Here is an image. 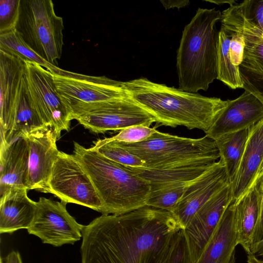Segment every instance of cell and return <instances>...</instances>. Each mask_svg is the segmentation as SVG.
<instances>
[{
	"label": "cell",
	"mask_w": 263,
	"mask_h": 263,
	"mask_svg": "<svg viewBox=\"0 0 263 263\" xmlns=\"http://www.w3.org/2000/svg\"><path fill=\"white\" fill-rule=\"evenodd\" d=\"M181 229L172 212L144 206L121 215H102L82 231V263H152Z\"/></svg>",
	"instance_id": "6da1fadb"
},
{
	"label": "cell",
	"mask_w": 263,
	"mask_h": 263,
	"mask_svg": "<svg viewBox=\"0 0 263 263\" xmlns=\"http://www.w3.org/2000/svg\"><path fill=\"white\" fill-rule=\"evenodd\" d=\"M128 96L159 125L206 133L228 105V101L204 97L141 78L124 82Z\"/></svg>",
	"instance_id": "7a4b0ae2"
},
{
	"label": "cell",
	"mask_w": 263,
	"mask_h": 263,
	"mask_svg": "<svg viewBox=\"0 0 263 263\" xmlns=\"http://www.w3.org/2000/svg\"><path fill=\"white\" fill-rule=\"evenodd\" d=\"M73 154L91 179L102 215H121L146 205L149 183L125 166L74 142Z\"/></svg>",
	"instance_id": "3957f363"
},
{
	"label": "cell",
	"mask_w": 263,
	"mask_h": 263,
	"mask_svg": "<svg viewBox=\"0 0 263 263\" xmlns=\"http://www.w3.org/2000/svg\"><path fill=\"white\" fill-rule=\"evenodd\" d=\"M221 18V12L214 8H199L184 27L177 55L179 89L193 93L206 91L217 79L215 25Z\"/></svg>",
	"instance_id": "277c9868"
},
{
	"label": "cell",
	"mask_w": 263,
	"mask_h": 263,
	"mask_svg": "<svg viewBox=\"0 0 263 263\" xmlns=\"http://www.w3.org/2000/svg\"><path fill=\"white\" fill-rule=\"evenodd\" d=\"M115 141L144 162L143 167L165 169L200 163H214L220 158L215 140L205 135L192 139L157 130L146 140L135 143Z\"/></svg>",
	"instance_id": "5b68a950"
},
{
	"label": "cell",
	"mask_w": 263,
	"mask_h": 263,
	"mask_svg": "<svg viewBox=\"0 0 263 263\" xmlns=\"http://www.w3.org/2000/svg\"><path fill=\"white\" fill-rule=\"evenodd\" d=\"M63 18L54 11L51 0H21L15 28L24 42L40 57L58 66L62 54Z\"/></svg>",
	"instance_id": "8992f818"
},
{
	"label": "cell",
	"mask_w": 263,
	"mask_h": 263,
	"mask_svg": "<svg viewBox=\"0 0 263 263\" xmlns=\"http://www.w3.org/2000/svg\"><path fill=\"white\" fill-rule=\"evenodd\" d=\"M53 77L58 93L72 120L106 102L128 96L124 82L105 76L69 71L67 75Z\"/></svg>",
	"instance_id": "52a82bcc"
},
{
	"label": "cell",
	"mask_w": 263,
	"mask_h": 263,
	"mask_svg": "<svg viewBox=\"0 0 263 263\" xmlns=\"http://www.w3.org/2000/svg\"><path fill=\"white\" fill-rule=\"evenodd\" d=\"M24 62V78L30 98L45 126L51 127L59 139L61 132L69 131L72 118L58 93L53 74L38 64Z\"/></svg>",
	"instance_id": "ba28073f"
},
{
	"label": "cell",
	"mask_w": 263,
	"mask_h": 263,
	"mask_svg": "<svg viewBox=\"0 0 263 263\" xmlns=\"http://www.w3.org/2000/svg\"><path fill=\"white\" fill-rule=\"evenodd\" d=\"M47 193L67 203L79 204L102 213V204L93 184L74 154L59 152Z\"/></svg>",
	"instance_id": "9c48e42d"
},
{
	"label": "cell",
	"mask_w": 263,
	"mask_h": 263,
	"mask_svg": "<svg viewBox=\"0 0 263 263\" xmlns=\"http://www.w3.org/2000/svg\"><path fill=\"white\" fill-rule=\"evenodd\" d=\"M67 203L40 197L31 226L30 234L39 237L43 243L54 247L74 244L82 237L85 226L75 220L66 209Z\"/></svg>",
	"instance_id": "30bf717a"
},
{
	"label": "cell",
	"mask_w": 263,
	"mask_h": 263,
	"mask_svg": "<svg viewBox=\"0 0 263 263\" xmlns=\"http://www.w3.org/2000/svg\"><path fill=\"white\" fill-rule=\"evenodd\" d=\"M93 133L121 131L134 126L149 127L153 117L129 96L106 102L75 118Z\"/></svg>",
	"instance_id": "8fae6325"
},
{
	"label": "cell",
	"mask_w": 263,
	"mask_h": 263,
	"mask_svg": "<svg viewBox=\"0 0 263 263\" xmlns=\"http://www.w3.org/2000/svg\"><path fill=\"white\" fill-rule=\"evenodd\" d=\"M233 201L229 184L206 201L182 230L191 263L199 258L221 216Z\"/></svg>",
	"instance_id": "7c38bea8"
},
{
	"label": "cell",
	"mask_w": 263,
	"mask_h": 263,
	"mask_svg": "<svg viewBox=\"0 0 263 263\" xmlns=\"http://www.w3.org/2000/svg\"><path fill=\"white\" fill-rule=\"evenodd\" d=\"M24 137L29 149L26 189L47 193L53 166L60 152L56 143L58 137L51 127L46 126Z\"/></svg>",
	"instance_id": "4fadbf2b"
},
{
	"label": "cell",
	"mask_w": 263,
	"mask_h": 263,
	"mask_svg": "<svg viewBox=\"0 0 263 263\" xmlns=\"http://www.w3.org/2000/svg\"><path fill=\"white\" fill-rule=\"evenodd\" d=\"M229 184L224 164L219 159L189 186L172 212L181 229L186 228L194 214L206 201Z\"/></svg>",
	"instance_id": "5bb4252c"
},
{
	"label": "cell",
	"mask_w": 263,
	"mask_h": 263,
	"mask_svg": "<svg viewBox=\"0 0 263 263\" xmlns=\"http://www.w3.org/2000/svg\"><path fill=\"white\" fill-rule=\"evenodd\" d=\"M227 101V107L205 133L214 140L248 129L263 119V104L252 93L245 90L238 98Z\"/></svg>",
	"instance_id": "9a60e30c"
},
{
	"label": "cell",
	"mask_w": 263,
	"mask_h": 263,
	"mask_svg": "<svg viewBox=\"0 0 263 263\" xmlns=\"http://www.w3.org/2000/svg\"><path fill=\"white\" fill-rule=\"evenodd\" d=\"M24 69L23 60L0 49L1 138L6 139L13 127Z\"/></svg>",
	"instance_id": "2e32d148"
},
{
	"label": "cell",
	"mask_w": 263,
	"mask_h": 263,
	"mask_svg": "<svg viewBox=\"0 0 263 263\" xmlns=\"http://www.w3.org/2000/svg\"><path fill=\"white\" fill-rule=\"evenodd\" d=\"M248 136L235 179L231 185L235 202L253 186L263 162V119L248 128Z\"/></svg>",
	"instance_id": "e0dca14e"
},
{
	"label": "cell",
	"mask_w": 263,
	"mask_h": 263,
	"mask_svg": "<svg viewBox=\"0 0 263 263\" xmlns=\"http://www.w3.org/2000/svg\"><path fill=\"white\" fill-rule=\"evenodd\" d=\"M238 245L233 201L224 211L195 263H235Z\"/></svg>",
	"instance_id": "ac0fdd59"
},
{
	"label": "cell",
	"mask_w": 263,
	"mask_h": 263,
	"mask_svg": "<svg viewBox=\"0 0 263 263\" xmlns=\"http://www.w3.org/2000/svg\"><path fill=\"white\" fill-rule=\"evenodd\" d=\"M29 149L25 137L8 143L1 138L0 195L15 188H26Z\"/></svg>",
	"instance_id": "d6986e66"
},
{
	"label": "cell",
	"mask_w": 263,
	"mask_h": 263,
	"mask_svg": "<svg viewBox=\"0 0 263 263\" xmlns=\"http://www.w3.org/2000/svg\"><path fill=\"white\" fill-rule=\"evenodd\" d=\"M26 188L11 189L1 196L0 233H12L31 224L36 211V202L27 195Z\"/></svg>",
	"instance_id": "ffe728a7"
},
{
	"label": "cell",
	"mask_w": 263,
	"mask_h": 263,
	"mask_svg": "<svg viewBox=\"0 0 263 263\" xmlns=\"http://www.w3.org/2000/svg\"><path fill=\"white\" fill-rule=\"evenodd\" d=\"M237 4L221 13V28L229 36L235 32L241 34L245 43L244 57L263 63L262 30L243 17Z\"/></svg>",
	"instance_id": "44dd1931"
},
{
	"label": "cell",
	"mask_w": 263,
	"mask_h": 263,
	"mask_svg": "<svg viewBox=\"0 0 263 263\" xmlns=\"http://www.w3.org/2000/svg\"><path fill=\"white\" fill-rule=\"evenodd\" d=\"M213 164L200 163L165 169L125 166L146 180L149 183L151 192H154L174 183L194 180L205 173Z\"/></svg>",
	"instance_id": "7402d4cb"
},
{
	"label": "cell",
	"mask_w": 263,
	"mask_h": 263,
	"mask_svg": "<svg viewBox=\"0 0 263 263\" xmlns=\"http://www.w3.org/2000/svg\"><path fill=\"white\" fill-rule=\"evenodd\" d=\"M45 126L30 98L23 77L16 102L13 127L6 139L1 138L9 143Z\"/></svg>",
	"instance_id": "603a6c76"
},
{
	"label": "cell",
	"mask_w": 263,
	"mask_h": 263,
	"mask_svg": "<svg viewBox=\"0 0 263 263\" xmlns=\"http://www.w3.org/2000/svg\"><path fill=\"white\" fill-rule=\"evenodd\" d=\"M235 228L238 245L252 254V240L258 217L256 194L252 187L238 201L234 202Z\"/></svg>",
	"instance_id": "cb8c5ba5"
},
{
	"label": "cell",
	"mask_w": 263,
	"mask_h": 263,
	"mask_svg": "<svg viewBox=\"0 0 263 263\" xmlns=\"http://www.w3.org/2000/svg\"><path fill=\"white\" fill-rule=\"evenodd\" d=\"M249 129L225 135L215 140L226 167L230 184L234 182L244 152Z\"/></svg>",
	"instance_id": "d4e9b609"
},
{
	"label": "cell",
	"mask_w": 263,
	"mask_h": 263,
	"mask_svg": "<svg viewBox=\"0 0 263 263\" xmlns=\"http://www.w3.org/2000/svg\"><path fill=\"white\" fill-rule=\"evenodd\" d=\"M0 49L15 55L23 61L38 64L53 74L64 75L66 71L49 63L37 54L24 42L15 30L0 34Z\"/></svg>",
	"instance_id": "484cf974"
},
{
	"label": "cell",
	"mask_w": 263,
	"mask_h": 263,
	"mask_svg": "<svg viewBox=\"0 0 263 263\" xmlns=\"http://www.w3.org/2000/svg\"><path fill=\"white\" fill-rule=\"evenodd\" d=\"M231 37L220 28L217 49V78L231 89L243 88L239 66L231 62L229 49Z\"/></svg>",
	"instance_id": "4316f807"
},
{
	"label": "cell",
	"mask_w": 263,
	"mask_h": 263,
	"mask_svg": "<svg viewBox=\"0 0 263 263\" xmlns=\"http://www.w3.org/2000/svg\"><path fill=\"white\" fill-rule=\"evenodd\" d=\"M195 180L178 182L151 192L146 205L172 212L187 188Z\"/></svg>",
	"instance_id": "83f0119b"
},
{
	"label": "cell",
	"mask_w": 263,
	"mask_h": 263,
	"mask_svg": "<svg viewBox=\"0 0 263 263\" xmlns=\"http://www.w3.org/2000/svg\"><path fill=\"white\" fill-rule=\"evenodd\" d=\"M152 263H191L182 230L166 242Z\"/></svg>",
	"instance_id": "f1b7e54d"
},
{
	"label": "cell",
	"mask_w": 263,
	"mask_h": 263,
	"mask_svg": "<svg viewBox=\"0 0 263 263\" xmlns=\"http://www.w3.org/2000/svg\"><path fill=\"white\" fill-rule=\"evenodd\" d=\"M92 148L108 159L124 166L143 167L144 162L139 157L118 145L115 141L102 139L93 142Z\"/></svg>",
	"instance_id": "f546056e"
},
{
	"label": "cell",
	"mask_w": 263,
	"mask_h": 263,
	"mask_svg": "<svg viewBox=\"0 0 263 263\" xmlns=\"http://www.w3.org/2000/svg\"><path fill=\"white\" fill-rule=\"evenodd\" d=\"M21 0L0 1V34L15 30L20 10Z\"/></svg>",
	"instance_id": "4dcf8cb0"
},
{
	"label": "cell",
	"mask_w": 263,
	"mask_h": 263,
	"mask_svg": "<svg viewBox=\"0 0 263 263\" xmlns=\"http://www.w3.org/2000/svg\"><path fill=\"white\" fill-rule=\"evenodd\" d=\"M156 127L151 128L145 126H134L124 129L117 135L102 139L105 142L118 141L135 143L144 141L156 132Z\"/></svg>",
	"instance_id": "1f68e13d"
},
{
	"label": "cell",
	"mask_w": 263,
	"mask_h": 263,
	"mask_svg": "<svg viewBox=\"0 0 263 263\" xmlns=\"http://www.w3.org/2000/svg\"><path fill=\"white\" fill-rule=\"evenodd\" d=\"M258 202V217L252 240V254L255 246L263 240V171L257 176L253 186Z\"/></svg>",
	"instance_id": "d6a6232c"
},
{
	"label": "cell",
	"mask_w": 263,
	"mask_h": 263,
	"mask_svg": "<svg viewBox=\"0 0 263 263\" xmlns=\"http://www.w3.org/2000/svg\"><path fill=\"white\" fill-rule=\"evenodd\" d=\"M237 6L247 21L263 31V1L246 0Z\"/></svg>",
	"instance_id": "836d02e7"
},
{
	"label": "cell",
	"mask_w": 263,
	"mask_h": 263,
	"mask_svg": "<svg viewBox=\"0 0 263 263\" xmlns=\"http://www.w3.org/2000/svg\"><path fill=\"white\" fill-rule=\"evenodd\" d=\"M230 55L231 62L236 66H239L243 60L245 43L242 35L238 32L231 34Z\"/></svg>",
	"instance_id": "e575fe53"
},
{
	"label": "cell",
	"mask_w": 263,
	"mask_h": 263,
	"mask_svg": "<svg viewBox=\"0 0 263 263\" xmlns=\"http://www.w3.org/2000/svg\"><path fill=\"white\" fill-rule=\"evenodd\" d=\"M165 9L177 8L178 9L185 7L189 5L190 1L188 0H160Z\"/></svg>",
	"instance_id": "d590c367"
},
{
	"label": "cell",
	"mask_w": 263,
	"mask_h": 263,
	"mask_svg": "<svg viewBox=\"0 0 263 263\" xmlns=\"http://www.w3.org/2000/svg\"><path fill=\"white\" fill-rule=\"evenodd\" d=\"M1 263H22V261L20 253L12 251L5 258H1Z\"/></svg>",
	"instance_id": "8d00e7d4"
},
{
	"label": "cell",
	"mask_w": 263,
	"mask_h": 263,
	"mask_svg": "<svg viewBox=\"0 0 263 263\" xmlns=\"http://www.w3.org/2000/svg\"><path fill=\"white\" fill-rule=\"evenodd\" d=\"M252 254L256 257L263 256V240L259 241L254 247Z\"/></svg>",
	"instance_id": "74e56055"
},
{
	"label": "cell",
	"mask_w": 263,
	"mask_h": 263,
	"mask_svg": "<svg viewBox=\"0 0 263 263\" xmlns=\"http://www.w3.org/2000/svg\"><path fill=\"white\" fill-rule=\"evenodd\" d=\"M210 3H213L217 5H223L224 4H228L230 6H232L234 5L237 4V2L234 0H226V1H206Z\"/></svg>",
	"instance_id": "f35d334b"
},
{
	"label": "cell",
	"mask_w": 263,
	"mask_h": 263,
	"mask_svg": "<svg viewBox=\"0 0 263 263\" xmlns=\"http://www.w3.org/2000/svg\"><path fill=\"white\" fill-rule=\"evenodd\" d=\"M247 263H263V259H260L253 254H248Z\"/></svg>",
	"instance_id": "ab89813d"
},
{
	"label": "cell",
	"mask_w": 263,
	"mask_h": 263,
	"mask_svg": "<svg viewBox=\"0 0 263 263\" xmlns=\"http://www.w3.org/2000/svg\"><path fill=\"white\" fill-rule=\"evenodd\" d=\"M262 171H263V162H262V165H261V167H260V172H259V173H260V172H262Z\"/></svg>",
	"instance_id": "60d3db41"
},
{
	"label": "cell",
	"mask_w": 263,
	"mask_h": 263,
	"mask_svg": "<svg viewBox=\"0 0 263 263\" xmlns=\"http://www.w3.org/2000/svg\"><path fill=\"white\" fill-rule=\"evenodd\" d=\"M262 39H263V31H262Z\"/></svg>",
	"instance_id": "b9f144b4"
}]
</instances>
